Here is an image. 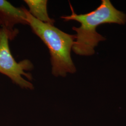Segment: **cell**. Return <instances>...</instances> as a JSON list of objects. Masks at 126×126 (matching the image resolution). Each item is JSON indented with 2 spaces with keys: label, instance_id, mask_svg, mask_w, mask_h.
Returning a JSON list of instances; mask_svg holds the SVG:
<instances>
[{
  "label": "cell",
  "instance_id": "8992f818",
  "mask_svg": "<svg viewBox=\"0 0 126 126\" xmlns=\"http://www.w3.org/2000/svg\"></svg>",
  "mask_w": 126,
  "mask_h": 126
},
{
  "label": "cell",
  "instance_id": "6da1fadb",
  "mask_svg": "<svg viewBox=\"0 0 126 126\" xmlns=\"http://www.w3.org/2000/svg\"><path fill=\"white\" fill-rule=\"evenodd\" d=\"M72 14L61 18L65 21H76L80 23L79 27H72L76 32V39L72 50L80 56H91L95 53L94 48L100 41L106 38L98 33L96 29L104 23L124 24L126 15L116 9L109 0H102L101 4L94 10L88 13L78 15L70 4Z\"/></svg>",
  "mask_w": 126,
  "mask_h": 126
},
{
  "label": "cell",
  "instance_id": "7a4b0ae2",
  "mask_svg": "<svg viewBox=\"0 0 126 126\" xmlns=\"http://www.w3.org/2000/svg\"><path fill=\"white\" fill-rule=\"evenodd\" d=\"M28 24L49 50L52 74L56 77H64L74 73L76 68L71 52L76 39L75 35L63 32L54 25L43 23L33 17L25 7Z\"/></svg>",
  "mask_w": 126,
  "mask_h": 126
},
{
  "label": "cell",
  "instance_id": "3957f363",
  "mask_svg": "<svg viewBox=\"0 0 126 126\" xmlns=\"http://www.w3.org/2000/svg\"><path fill=\"white\" fill-rule=\"evenodd\" d=\"M9 40L6 31L0 28V73L9 77L13 83L22 88H33L32 83L23 76L32 80V74L25 71L33 70V64L28 59L19 62L15 60L10 50Z\"/></svg>",
  "mask_w": 126,
  "mask_h": 126
},
{
  "label": "cell",
  "instance_id": "277c9868",
  "mask_svg": "<svg viewBox=\"0 0 126 126\" xmlns=\"http://www.w3.org/2000/svg\"><path fill=\"white\" fill-rule=\"evenodd\" d=\"M0 22L11 40L19 33L18 30L14 29L16 25H28L23 7L16 8L6 0H0Z\"/></svg>",
  "mask_w": 126,
  "mask_h": 126
},
{
  "label": "cell",
  "instance_id": "5b68a950",
  "mask_svg": "<svg viewBox=\"0 0 126 126\" xmlns=\"http://www.w3.org/2000/svg\"><path fill=\"white\" fill-rule=\"evenodd\" d=\"M32 16L43 23L54 25L55 20L50 17L47 12L46 0H24Z\"/></svg>",
  "mask_w": 126,
  "mask_h": 126
}]
</instances>
